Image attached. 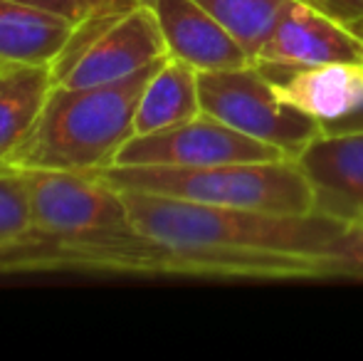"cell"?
Wrapping results in <instances>:
<instances>
[{"label":"cell","instance_id":"cell-10","mask_svg":"<svg viewBox=\"0 0 363 361\" xmlns=\"http://www.w3.org/2000/svg\"><path fill=\"white\" fill-rule=\"evenodd\" d=\"M274 91L284 104L304 111L329 129L336 121L363 114V72L359 62H334L272 77Z\"/></svg>","mask_w":363,"mask_h":361},{"label":"cell","instance_id":"cell-18","mask_svg":"<svg viewBox=\"0 0 363 361\" xmlns=\"http://www.w3.org/2000/svg\"><path fill=\"white\" fill-rule=\"evenodd\" d=\"M363 38V0H304Z\"/></svg>","mask_w":363,"mask_h":361},{"label":"cell","instance_id":"cell-4","mask_svg":"<svg viewBox=\"0 0 363 361\" xmlns=\"http://www.w3.org/2000/svg\"><path fill=\"white\" fill-rule=\"evenodd\" d=\"M168 55L161 28L144 0L101 10L77 25L67 50L52 62L60 87L119 82Z\"/></svg>","mask_w":363,"mask_h":361},{"label":"cell","instance_id":"cell-2","mask_svg":"<svg viewBox=\"0 0 363 361\" xmlns=\"http://www.w3.org/2000/svg\"><path fill=\"white\" fill-rule=\"evenodd\" d=\"M163 60L119 82L96 87L55 84L33 136L5 166L69 174H99L114 166L121 146L134 136L141 91Z\"/></svg>","mask_w":363,"mask_h":361},{"label":"cell","instance_id":"cell-9","mask_svg":"<svg viewBox=\"0 0 363 361\" xmlns=\"http://www.w3.org/2000/svg\"><path fill=\"white\" fill-rule=\"evenodd\" d=\"M153 10L171 57L198 72L252 65L247 50L198 0H144Z\"/></svg>","mask_w":363,"mask_h":361},{"label":"cell","instance_id":"cell-17","mask_svg":"<svg viewBox=\"0 0 363 361\" xmlns=\"http://www.w3.org/2000/svg\"><path fill=\"white\" fill-rule=\"evenodd\" d=\"M20 3L52 10V13L62 15V18L72 20L74 25H79L84 20H89L91 15L101 13V10L116 8V5H124V3H134V0H20Z\"/></svg>","mask_w":363,"mask_h":361},{"label":"cell","instance_id":"cell-8","mask_svg":"<svg viewBox=\"0 0 363 361\" xmlns=\"http://www.w3.org/2000/svg\"><path fill=\"white\" fill-rule=\"evenodd\" d=\"M296 164L314 186L321 213L346 223L363 218V126L324 129L301 149Z\"/></svg>","mask_w":363,"mask_h":361},{"label":"cell","instance_id":"cell-5","mask_svg":"<svg viewBox=\"0 0 363 361\" xmlns=\"http://www.w3.org/2000/svg\"><path fill=\"white\" fill-rule=\"evenodd\" d=\"M198 94L206 114L252 139L277 146L291 159L324 131V124L284 104L274 91L272 77L257 65L198 72Z\"/></svg>","mask_w":363,"mask_h":361},{"label":"cell","instance_id":"cell-19","mask_svg":"<svg viewBox=\"0 0 363 361\" xmlns=\"http://www.w3.org/2000/svg\"><path fill=\"white\" fill-rule=\"evenodd\" d=\"M359 67H361V72H363V55H361V60H359Z\"/></svg>","mask_w":363,"mask_h":361},{"label":"cell","instance_id":"cell-7","mask_svg":"<svg viewBox=\"0 0 363 361\" xmlns=\"http://www.w3.org/2000/svg\"><path fill=\"white\" fill-rule=\"evenodd\" d=\"M361 55L363 38L354 30L296 0L257 50L252 65L264 72H296L334 62H359Z\"/></svg>","mask_w":363,"mask_h":361},{"label":"cell","instance_id":"cell-13","mask_svg":"<svg viewBox=\"0 0 363 361\" xmlns=\"http://www.w3.org/2000/svg\"><path fill=\"white\" fill-rule=\"evenodd\" d=\"M201 111L198 70L168 55L141 91L134 116V136L183 124Z\"/></svg>","mask_w":363,"mask_h":361},{"label":"cell","instance_id":"cell-16","mask_svg":"<svg viewBox=\"0 0 363 361\" xmlns=\"http://www.w3.org/2000/svg\"><path fill=\"white\" fill-rule=\"evenodd\" d=\"M319 262L324 279H363V218L346 223L319 255Z\"/></svg>","mask_w":363,"mask_h":361},{"label":"cell","instance_id":"cell-3","mask_svg":"<svg viewBox=\"0 0 363 361\" xmlns=\"http://www.w3.org/2000/svg\"><path fill=\"white\" fill-rule=\"evenodd\" d=\"M119 191H144L277 216L319 211L316 191L296 159L218 166H109L99 171Z\"/></svg>","mask_w":363,"mask_h":361},{"label":"cell","instance_id":"cell-15","mask_svg":"<svg viewBox=\"0 0 363 361\" xmlns=\"http://www.w3.org/2000/svg\"><path fill=\"white\" fill-rule=\"evenodd\" d=\"M30 231L33 213L25 174L13 166H0V250L23 243Z\"/></svg>","mask_w":363,"mask_h":361},{"label":"cell","instance_id":"cell-6","mask_svg":"<svg viewBox=\"0 0 363 361\" xmlns=\"http://www.w3.org/2000/svg\"><path fill=\"white\" fill-rule=\"evenodd\" d=\"M282 149L264 144L233 126L218 121L216 116L201 111L183 124L136 134L121 146L114 166H218V164H247V161H277L287 159Z\"/></svg>","mask_w":363,"mask_h":361},{"label":"cell","instance_id":"cell-12","mask_svg":"<svg viewBox=\"0 0 363 361\" xmlns=\"http://www.w3.org/2000/svg\"><path fill=\"white\" fill-rule=\"evenodd\" d=\"M52 89V65H0V166L33 136Z\"/></svg>","mask_w":363,"mask_h":361},{"label":"cell","instance_id":"cell-11","mask_svg":"<svg viewBox=\"0 0 363 361\" xmlns=\"http://www.w3.org/2000/svg\"><path fill=\"white\" fill-rule=\"evenodd\" d=\"M77 25L52 10L0 0V65H52L67 50Z\"/></svg>","mask_w":363,"mask_h":361},{"label":"cell","instance_id":"cell-1","mask_svg":"<svg viewBox=\"0 0 363 361\" xmlns=\"http://www.w3.org/2000/svg\"><path fill=\"white\" fill-rule=\"evenodd\" d=\"M20 171L30 188L33 231L0 250V272L168 274L166 250L139 231L121 191L101 174Z\"/></svg>","mask_w":363,"mask_h":361},{"label":"cell","instance_id":"cell-14","mask_svg":"<svg viewBox=\"0 0 363 361\" xmlns=\"http://www.w3.org/2000/svg\"><path fill=\"white\" fill-rule=\"evenodd\" d=\"M255 60L296 0H198Z\"/></svg>","mask_w":363,"mask_h":361}]
</instances>
